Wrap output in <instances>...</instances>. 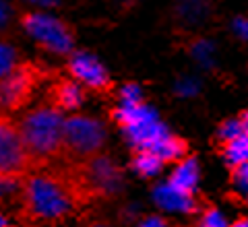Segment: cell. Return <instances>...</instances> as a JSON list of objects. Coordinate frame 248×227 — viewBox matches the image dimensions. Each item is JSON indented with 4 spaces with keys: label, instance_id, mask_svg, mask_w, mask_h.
<instances>
[{
    "label": "cell",
    "instance_id": "6da1fadb",
    "mask_svg": "<svg viewBox=\"0 0 248 227\" xmlns=\"http://www.w3.org/2000/svg\"><path fill=\"white\" fill-rule=\"evenodd\" d=\"M87 207L64 163L29 169L21 180L17 209L19 223L29 227H58Z\"/></svg>",
    "mask_w": 248,
    "mask_h": 227
},
{
    "label": "cell",
    "instance_id": "7a4b0ae2",
    "mask_svg": "<svg viewBox=\"0 0 248 227\" xmlns=\"http://www.w3.org/2000/svg\"><path fill=\"white\" fill-rule=\"evenodd\" d=\"M19 124L21 138L25 145L31 169L40 166L62 161L64 147H62V112L48 104L33 107L23 116Z\"/></svg>",
    "mask_w": 248,
    "mask_h": 227
},
{
    "label": "cell",
    "instance_id": "3957f363",
    "mask_svg": "<svg viewBox=\"0 0 248 227\" xmlns=\"http://www.w3.org/2000/svg\"><path fill=\"white\" fill-rule=\"evenodd\" d=\"M62 163V161H60ZM68 174H71L77 190L81 192L87 207L95 200H110L122 192L124 176L122 169L116 166V161L110 155L97 153L89 159L64 163Z\"/></svg>",
    "mask_w": 248,
    "mask_h": 227
},
{
    "label": "cell",
    "instance_id": "277c9868",
    "mask_svg": "<svg viewBox=\"0 0 248 227\" xmlns=\"http://www.w3.org/2000/svg\"><path fill=\"white\" fill-rule=\"evenodd\" d=\"M106 145V128L89 116H68L62 124V163H77L102 153Z\"/></svg>",
    "mask_w": 248,
    "mask_h": 227
},
{
    "label": "cell",
    "instance_id": "5b68a950",
    "mask_svg": "<svg viewBox=\"0 0 248 227\" xmlns=\"http://www.w3.org/2000/svg\"><path fill=\"white\" fill-rule=\"evenodd\" d=\"M48 73L33 62H17L0 79V112L15 114L27 107Z\"/></svg>",
    "mask_w": 248,
    "mask_h": 227
},
{
    "label": "cell",
    "instance_id": "8992f818",
    "mask_svg": "<svg viewBox=\"0 0 248 227\" xmlns=\"http://www.w3.org/2000/svg\"><path fill=\"white\" fill-rule=\"evenodd\" d=\"M31 169L19 124L0 112V178H23Z\"/></svg>",
    "mask_w": 248,
    "mask_h": 227
},
{
    "label": "cell",
    "instance_id": "52a82bcc",
    "mask_svg": "<svg viewBox=\"0 0 248 227\" xmlns=\"http://www.w3.org/2000/svg\"><path fill=\"white\" fill-rule=\"evenodd\" d=\"M21 25L37 44L54 54H68L75 45V31L54 17L42 13H27L21 17Z\"/></svg>",
    "mask_w": 248,
    "mask_h": 227
},
{
    "label": "cell",
    "instance_id": "ba28073f",
    "mask_svg": "<svg viewBox=\"0 0 248 227\" xmlns=\"http://www.w3.org/2000/svg\"><path fill=\"white\" fill-rule=\"evenodd\" d=\"M66 70L71 75V79H75L83 87L91 89L93 93L108 95V93L114 91V83L110 79V75H108V70L89 54H75L68 60Z\"/></svg>",
    "mask_w": 248,
    "mask_h": 227
},
{
    "label": "cell",
    "instance_id": "9c48e42d",
    "mask_svg": "<svg viewBox=\"0 0 248 227\" xmlns=\"http://www.w3.org/2000/svg\"><path fill=\"white\" fill-rule=\"evenodd\" d=\"M85 99V91L75 79H58L52 83L46 95V104L60 109V112H73Z\"/></svg>",
    "mask_w": 248,
    "mask_h": 227
},
{
    "label": "cell",
    "instance_id": "30bf717a",
    "mask_svg": "<svg viewBox=\"0 0 248 227\" xmlns=\"http://www.w3.org/2000/svg\"><path fill=\"white\" fill-rule=\"evenodd\" d=\"M153 198L159 207L170 209V211H184V213H199L201 209V197L195 194H182L174 190L172 186H159L157 190L153 192Z\"/></svg>",
    "mask_w": 248,
    "mask_h": 227
},
{
    "label": "cell",
    "instance_id": "8fae6325",
    "mask_svg": "<svg viewBox=\"0 0 248 227\" xmlns=\"http://www.w3.org/2000/svg\"><path fill=\"white\" fill-rule=\"evenodd\" d=\"M110 118L120 128L128 130L133 126H139V124L157 120V114H155V109H151L141 101V104H120V107H114L110 112Z\"/></svg>",
    "mask_w": 248,
    "mask_h": 227
},
{
    "label": "cell",
    "instance_id": "7c38bea8",
    "mask_svg": "<svg viewBox=\"0 0 248 227\" xmlns=\"http://www.w3.org/2000/svg\"><path fill=\"white\" fill-rule=\"evenodd\" d=\"M199 182V161L192 155H186L184 159L178 161V167L174 169L172 178H170L168 186L182 194H195Z\"/></svg>",
    "mask_w": 248,
    "mask_h": 227
},
{
    "label": "cell",
    "instance_id": "4fadbf2b",
    "mask_svg": "<svg viewBox=\"0 0 248 227\" xmlns=\"http://www.w3.org/2000/svg\"><path fill=\"white\" fill-rule=\"evenodd\" d=\"M126 135L130 138L133 149H153L168 135V128L159 120H151V122H145V124H139V126L128 128Z\"/></svg>",
    "mask_w": 248,
    "mask_h": 227
},
{
    "label": "cell",
    "instance_id": "5bb4252c",
    "mask_svg": "<svg viewBox=\"0 0 248 227\" xmlns=\"http://www.w3.org/2000/svg\"><path fill=\"white\" fill-rule=\"evenodd\" d=\"M151 151L157 155V157L164 161V163H174V161H180L188 155L190 147H188V140L182 138V136H174V135H168L155 145Z\"/></svg>",
    "mask_w": 248,
    "mask_h": 227
},
{
    "label": "cell",
    "instance_id": "9a60e30c",
    "mask_svg": "<svg viewBox=\"0 0 248 227\" xmlns=\"http://www.w3.org/2000/svg\"><path fill=\"white\" fill-rule=\"evenodd\" d=\"M130 167H133L139 176L149 178V176L159 174V169L164 167V161H161L151 149H133Z\"/></svg>",
    "mask_w": 248,
    "mask_h": 227
},
{
    "label": "cell",
    "instance_id": "2e32d148",
    "mask_svg": "<svg viewBox=\"0 0 248 227\" xmlns=\"http://www.w3.org/2000/svg\"><path fill=\"white\" fill-rule=\"evenodd\" d=\"M215 147H217V151H219L221 157L226 159L228 167L248 161V135H240L236 138L226 140V143H219Z\"/></svg>",
    "mask_w": 248,
    "mask_h": 227
},
{
    "label": "cell",
    "instance_id": "e0dca14e",
    "mask_svg": "<svg viewBox=\"0 0 248 227\" xmlns=\"http://www.w3.org/2000/svg\"><path fill=\"white\" fill-rule=\"evenodd\" d=\"M240 135H248V118H246L244 109L236 116V118H230V120H226V122L221 124L219 130H217L215 145L226 143V140H232V138H236Z\"/></svg>",
    "mask_w": 248,
    "mask_h": 227
},
{
    "label": "cell",
    "instance_id": "ac0fdd59",
    "mask_svg": "<svg viewBox=\"0 0 248 227\" xmlns=\"http://www.w3.org/2000/svg\"><path fill=\"white\" fill-rule=\"evenodd\" d=\"M19 62V54L15 50V45H11L9 42L0 40V79L9 73V70Z\"/></svg>",
    "mask_w": 248,
    "mask_h": 227
},
{
    "label": "cell",
    "instance_id": "d6986e66",
    "mask_svg": "<svg viewBox=\"0 0 248 227\" xmlns=\"http://www.w3.org/2000/svg\"><path fill=\"white\" fill-rule=\"evenodd\" d=\"M199 227H228V221L213 205H205L203 209H201Z\"/></svg>",
    "mask_w": 248,
    "mask_h": 227
},
{
    "label": "cell",
    "instance_id": "ffe728a7",
    "mask_svg": "<svg viewBox=\"0 0 248 227\" xmlns=\"http://www.w3.org/2000/svg\"><path fill=\"white\" fill-rule=\"evenodd\" d=\"M246 182H248V161L230 166V184L236 188V192L246 194Z\"/></svg>",
    "mask_w": 248,
    "mask_h": 227
},
{
    "label": "cell",
    "instance_id": "44dd1931",
    "mask_svg": "<svg viewBox=\"0 0 248 227\" xmlns=\"http://www.w3.org/2000/svg\"><path fill=\"white\" fill-rule=\"evenodd\" d=\"M120 99L122 104H141V89L137 85H124L120 91Z\"/></svg>",
    "mask_w": 248,
    "mask_h": 227
},
{
    "label": "cell",
    "instance_id": "7402d4cb",
    "mask_svg": "<svg viewBox=\"0 0 248 227\" xmlns=\"http://www.w3.org/2000/svg\"><path fill=\"white\" fill-rule=\"evenodd\" d=\"M139 227H172V223L166 221L164 217H157V215H149L145 217L141 223H139Z\"/></svg>",
    "mask_w": 248,
    "mask_h": 227
},
{
    "label": "cell",
    "instance_id": "603a6c76",
    "mask_svg": "<svg viewBox=\"0 0 248 227\" xmlns=\"http://www.w3.org/2000/svg\"><path fill=\"white\" fill-rule=\"evenodd\" d=\"M79 227H118V225H114L112 221L102 219V217H87V219H83V223Z\"/></svg>",
    "mask_w": 248,
    "mask_h": 227
},
{
    "label": "cell",
    "instance_id": "cb8c5ba5",
    "mask_svg": "<svg viewBox=\"0 0 248 227\" xmlns=\"http://www.w3.org/2000/svg\"><path fill=\"white\" fill-rule=\"evenodd\" d=\"M9 4L6 2H2V0H0V29L4 27V23H6V19H9Z\"/></svg>",
    "mask_w": 248,
    "mask_h": 227
},
{
    "label": "cell",
    "instance_id": "d4e9b609",
    "mask_svg": "<svg viewBox=\"0 0 248 227\" xmlns=\"http://www.w3.org/2000/svg\"><path fill=\"white\" fill-rule=\"evenodd\" d=\"M236 29H238V33H240V37H242V40H246V21L240 17L238 21H236Z\"/></svg>",
    "mask_w": 248,
    "mask_h": 227
},
{
    "label": "cell",
    "instance_id": "484cf974",
    "mask_svg": "<svg viewBox=\"0 0 248 227\" xmlns=\"http://www.w3.org/2000/svg\"><path fill=\"white\" fill-rule=\"evenodd\" d=\"M228 227H248V219H246L244 215H240V217L236 219V221L232 223V225H228Z\"/></svg>",
    "mask_w": 248,
    "mask_h": 227
},
{
    "label": "cell",
    "instance_id": "4316f807",
    "mask_svg": "<svg viewBox=\"0 0 248 227\" xmlns=\"http://www.w3.org/2000/svg\"><path fill=\"white\" fill-rule=\"evenodd\" d=\"M6 225H9V217H6V213L0 209V227H6Z\"/></svg>",
    "mask_w": 248,
    "mask_h": 227
},
{
    "label": "cell",
    "instance_id": "83f0119b",
    "mask_svg": "<svg viewBox=\"0 0 248 227\" xmlns=\"http://www.w3.org/2000/svg\"><path fill=\"white\" fill-rule=\"evenodd\" d=\"M6 227H29V225H23V223H17V225H13V223H9Z\"/></svg>",
    "mask_w": 248,
    "mask_h": 227
}]
</instances>
